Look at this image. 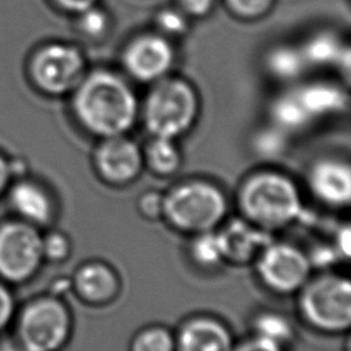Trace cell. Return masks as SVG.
I'll return each instance as SVG.
<instances>
[{
    "label": "cell",
    "instance_id": "9c48e42d",
    "mask_svg": "<svg viewBox=\"0 0 351 351\" xmlns=\"http://www.w3.org/2000/svg\"><path fill=\"white\" fill-rule=\"evenodd\" d=\"M311 262L299 248L285 243L267 244L256 258V270L266 287L278 293L299 291L308 278Z\"/></svg>",
    "mask_w": 351,
    "mask_h": 351
},
{
    "label": "cell",
    "instance_id": "83f0119b",
    "mask_svg": "<svg viewBox=\"0 0 351 351\" xmlns=\"http://www.w3.org/2000/svg\"><path fill=\"white\" fill-rule=\"evenodd\" d=\"M156 23L165 34H181L188 27V21L182 11L174 8H165L156 16Z\"/></svg>",
    "mask_w": 351,
    "mask_h": 351
},
{
    "label": "cell",
    "instance_id": "44dd1931",
    "mask_svg": "<svg viewBox=\"0 0 351 351\" xmlns=\"http://www.w3.org/2000/svg\"><path fill=\"white\" fill-rule=\"evenodd\" d=\"M274 121L285 129H299L307 125L311 117L303 108L296 92L278 97L271 108Z\"/></svg>",
    "mask_w": 351,
    "mask_h": 351
},
{
    "label": "cell",
    "instance_id": "4dcf8cb0",
    "mask_svg": "<svg viewBox=\"0 0 351 351\" xmlns=\"http://www.w3.org/2000/svg\"><path fill=\"white\" fill-rule=\"evenodd\" d=\"M21 173L16 170V163L3 151H0V199L4 197L12 180Z\"/></svg>",
    "mask_w": 351,
    "mask_h": 351
},
{
    "label": "cell",
    "instance_id": "ffe728a7",
    "mask_svg": "<svg viewBox=\"0 0 351 351\" xmlns=\"http://www.w3.org/2000/svg\"><path fill=\"white\" fill-rule=\"evenodd\" d=\"M307 62L302 49L293 47H278L267 56V67L273 75L281 80H292L299 77L306 69Z\"/></svg>",
    "mask_w": 351,
    "mask_h": 351
},
{
    "label": "cell",
    "instance_id": "9a60e30c",
    "mask_svg": "<svg viewBox=\"0 0 351 351\" xmlns=\"http://www.w3.org/2000/svg\"><path fill=\"white\" fill-rule=\"evenodd\" d=\"M229 330L213 318L188 321L176 339V351H232Z\"/></svg>",
    "mask_w": 351,
    "mask_h": 351
},
{
    "label": "cell",
    "instance_id": "836d02e7",
    "mask_svg": "<svg viewBox=\"0 0 351 351\" xmlns=\"http://www.w3.org/2000/svg\"><path fill=\"white\" fill-rule=\"evenodd\" d=\"M58 7L70 11V12H82L93 5L97 0H52Z\"/></svg>",
    "mask_w": 351,
    "mask_h": 351
},
{
    "label": "cell",
    "instance_id": "3957f363",
    "mask_svg": "<svg viewBox=\"0 0 351 351\" xmlns=\"http://www.w3.org/2000/svg\"><path fill=\"white\" fill-rule=\"evenodd\" d=\"M71 318L55 295H43L18 306L11 343L21 351H59L67 341Z\"/></svg>",
    "mask_w": 351,
    "mask_h": 351
},
{
    "label": "cell",
    "instance_id": "30bf717a",
    "mask_svg": "<svg viewBox=\"0 0 351 351\" xmlns=\"http://www.w3.org/2000/svg\"><path fill=\"white\" fill-rule=\"evenodd\" d=\"M11 217L44 229L55 219V202L47 186L25 174L16 176L4 197Z\"/></svg>",
    "mask_w": 351,
    "mask_h": 351
},
{
    "label": "cell",
    "instance_id": "d590c367",
    "mask_svg": "<svg viewBox=\"0 0 351 351\" xmlns=\"http://www.w3.org/2000/svg\"><path fill=\"white\" fill-rule=\"evenodd\" d=\"M0 351H21V350H18L11 341L8 343V344H4V346H1L0 347Z\"/></svg>",
    "mask_w": 351,
    "mask_h": 351
},
{
    "label": "cell",
    "instance_id": "7402d4cb",
    "mask_svg": "<svg viewBox=\"0 0 351 351\" xmlns=\"http://www.w3.org/2000/svg\"><path fill=\"white\" fill-rule=\"evenodd\" d=\"M191 255L193 261L203 267H213L223 261L218 234L210 232L197 233L191 244Z\"/></svg>",
    "mask_w": 351,
    "mask_h": 351
},
{
    "label": "cell",
    "instance_id": "cb8c5ba5",
    "mask_svg": "<svg viewBox=\"0 0 351 351\" xmlns=\"http://www.w3.org/2000/svg\"><path fill=\"white\" fill-rule=\"evenodd\" d=\"M130 351H176V339L162 326L147 328L133 339Z\"/></svg>",
    "mask_w": 351,
    "mask_h": 351
},
{
    "label": "cell",
    "instance_id": "5bb4252c",
    "mask_svg": "<svg viewBox=\"0 0 351 351\" xmlns=\"http://www.w3.org/2000/svg\"><path fill=\"white\" fill-rule=\"evenodd\" d=\"M314 195L330 206H347L351 197V173L347 163L339 160H321L308 174Z\"/></svg>",
    "mask_w": 351,
    "mask_h": 351
},
{
    "label": "cell",
    "instance_id": "484cf974",
    "mask_svg": "<svg viewBox=\"0 0 351 351\" xmlns=\"http://www.w3.org/2000/svg\"><path fill=\"white\" fill-rule=\"evenodd\" d=\"M80 29L90 36V37H99L101 34H104L108 29L110 21L107 14L97 8L96 5L80 12V21H78Z\"/></svg>",
    "mask_w": 351,
    "mask_h": 351
},
{
    "label": "cell",
    "instance_id": "f1b7e54d",
    "mask_svg": "<svg viewBox=\"0 0 351 351\" xmlns=\"http://www.w3.org/2000/svg\"><path fill=\"white\" fill-rule=\"evenodd\" d=\"M229 7L244 18H256L263 15L274 0H226Z\"/></svg>",
    "mask_w": 351,
    "mask_h": 351
},
{
    "label": "cell",
    "instance_id": "7a4b0ae2",
    "mask_svg": "<svg viewBox=\"0 0 351 351\" xmlns=\"http://www.w3.org/2000/svg\"><path fill=\"white\" fill-rule=\"evenodd\" d=\"M244 217L262 229H278L298 218L302 210L293 181L276 171H261L244 181L239 192Z\"/></svg>",
    "mask_w": 351,
    "mask_h": 351
},
{
    "label": "cell",
    "instance_id": "d6a6232c",
    "mask_svg": "<svg viewBox=\"0 0 351 351\" xmlns=\"http://www.w3.org/2000/svg\"><path fill=\"white\" fill-rule=\"evenodd\" d=\"M178 3L182 8V12L193 16H202L211 10L214 0H178Z\"/></svg>",
    "mask_w": 351,
    "mask_h": 351
},
{
    "label": "cell",
    "instance_id": "8992f818",
    "mask_svg": "<svg viewBox=\"0 0 351 351\" xmlns=\"http://www.w3.org/2000/svg\"><path fill=\"white\" fill-rule=\"evenodd\" d=\"M43 263L41 229L15 217L0 221V280L11 287L25 284Z\"/></svg>",
    "mask_w": 351,
    "mask_h": 351
},
{
    "label": "cell",
    "instance_id": "52a82bcc",
    "mask_svg": "<svg viewBox=\"0 0 351 351\" xmlns=\"http://www.w3.org/2000/svg\"><path fill=\"white\" fill-rule=\"evenodd\" d=\"M300 311L310 325L326 332L346 330L351 324L348 278L326 274L302 287Z\"/></svg>",
    "mask_w": 351,
    "mask_h": 351
},
{
    "label": "cell",
    "instance_id": "603a6c76",
    "mask_svg": "<svg viewBox=\"0 0 351 351\" xmlns=\"http://www.w3.org/2000/svg\"><path fill=\"white\" fill-rule=\"evenodd\" d=\"M255 335L282 347L292 339V326L284 315L266 313L255 319Z\"/></svg>",
    "mask_w": 351,
    "mask_h": 351
},
{
    "label": "cell",
    "instance_id": "e575fe53",
    "mask_svg": "<svg viewBox=\"0 0 351 351\" xmlns=\"http://www.w3.org/2000/svg\"><path fill=\"white\" fill-rule=\"evenodd\" d=\"M339 250L341 254H344L346 256L350 255V229L344 228L343 230H340V236H339Z\"/></svg>",
    "mask_w": 351,
    "mask_h": 351
},
{
    "label": "cell",
    "instance_id": "8fae6325",
    "mask_svg": "<svg viewBox=\"0 0 351 351\" xmlns=\"http://www.w3.org/2000/svg\"><path fill=\"white\" fill-rule=\"evenodd\" d=\"M144 159L138 145L123 134L106 137L95 152L99 176L112 185H125L141 171Z\"/></svg>",
    "mask_w": 351,
    "mask_h": 351
},
{
    "label": "cell",
    "instance_id": "ac0fdd59",
    "mask_svg": "<svg viewBox=\"0 0 351 351\" xmlns=\"http://www.w3.org/2000/svg\"><path fill=\"white\" fill-rule=\"evenodd\" d=\"M143 159L159 176H170L181 165V154L174 140L166 137H154L147 145Z\"/></svg>",
    "mask_w": 351,
    "mask_h": 351
},
{
    "label": "cell",
    "instance_id": "7c38bea8",
    "mask_svg": "<svg viewBox=\"0 0 351 351\" xmlns=\"http://www.w3.org/2000/svg\"><path fill=\"white\" fill-rule=\"evenodd\" d=\"M174 62V49L162 36L144 34L134 38L123 52V64L138 81L163 77Z\"/></svg>",
    "mask_w": 351,
    "mask_h": 351
},
{
    "label": "cell",
    "instance_id": "277c9868",
    "mask_svg": "<svg viewBox=\"0 0 351 351\" xmlns=\"http://www.w3.org/2000/svg\"><path fill=\"white\" fill-rule=\"evenodd\" d=\"M225 195L215 185L191 181L174 186L163 196V214L169 223L189 233L210 232L226 214Z\"/></svg>",
    "mask_w": 351,
    "mask_h": 351
},
{
    "label": "cell",
    "instance_id": "5b68a950",
    "mask_svg": "<svg viewBox=\"0 0 351 351\" xmlns=\"http://www.w3.org/2000/svg\"><path fill=\"white\" fill-rule=\"evenodd\" d=\"M199 110L193 88L178 78L160 80L148 93L143 117L154 137L176 138L193 125Z\"/></svg>",
    "mask_w": 351,
    "mask_h": 351
},
{
    "label": "cell",
    "instance_id": "6da1fadb",
    "mask_svg": "<svg viewBox=\"0 0 351 351\" xmlns=\"http://www.w3.org/2000/svg\"><path fill=\"white\" fill-rule=\"evenodd\" d=\"M73 111L89 133L101 138L128 132L137 117V99L117 74L97 70L73 90Z\"/></svg>",
    "mask_w": 351,
    "mask_h": 351
},
{
    "label": "cell",
    "instance_id": "f546056e",
    "mask_svg": "<svg viewBox=\"0 0 351 351\" xmlns=\"http://www.w3.org/2000/svg\"><path fill=\"white\" fill-rule=\"evenodd\" d=\"M140 213L149 219H156L163 214V196L156 192H147L138 200Z\"/></svg>",
    "mask_w": 351,
    "mask_h": 351
},
{
    "label": "cell",
    "instance_id": "d6986e66",
    "mask_svg": "<svg viewBox=\"0 0 351 351\" xmlns=\"http://www.w3.org/2000/svg\"><path fill=\"white\" fill-rule=\"evenodd\" d=\"M343 52L340 41L329 33L313 36L302 48V53L307 64L314 66L332 64L341 58Z\"/></svg>",
    "mask_w": 351,
    "mask_h": 351
},
{
    "label": "cell",
    "instance_id": "2e32d148",
    "mask_svg": "<svg viewBox=\"0 0 351 351\" xmlns=\"http://www.w3.org/2000/svg\"><path fill=\"white\" fill-rule=\"evenodd\" d=\"M71 284L82 300L96 304L110 302L119 291L117 274L103 262L82 265L75 271Z\"/></svg>",
    "mask_w": 351,
    "mask_h": 351
},
{
    "label": "cell",
    "instance_id": "4fadbf2b",
    "mask_svg": "<svg viewBox=\"0 0 351 351\" xmlns=\"http://www.w3.org/2000/svg\"><path fill=\"white\" fill-rule=\"evenodd\" d=\"M217 234L223 261H230L233 263H247L251 259L258 258L261 251L271 243V239L265 229L243 219L228 222Z\"/></svg>",
    "mask_w": 351,
    "mask_h": 351
},
{
    "label": "cell",
    "instance_id": "1f68e13d",
    "mask_svg": "<svg viewBox=\"0 0 351 351\" xmlns=\"http://www.w3.org/2000/svg\"><path fill=\"white\" fill-rule=\"evenodd\" d=\"M232 351H282V347L258 335L232 348Z\"/></svg>",
    "mask_w": 351,
    "mask_h": 351
},
{
    "label": "cell",
    "instance_id": "d4e9b609",
    "mask_svg": "<svg viewBox=\"0 0 351 351\" xmlns=\"http://www.w3.org/2000/svg\"><path fill=\"white\" fill-rule=\"evenodd\" d=\"M70 254V241L60 232L43 233V256L44 262L59 263Z\"/></svg>",
    "mask_w": 351,
    "mask_h": 351
},
{
    "label": "cell",
    "instance_id": "ba28073f",
    "mask_svg": "<svg viewBox=\"0 0 351 351\" xmlns=\"http://www.w3.org/2000/svg\"><path fill=\"white\" fill-rule=\"evenodd\" d=\"M27 70L38 90L49 96H62L73 92L84 80L85 60L74 45L48 43L32 53Z\"/></svg>",
    "mask_w": 351,
    "mask_h": 351
},
{
    "label": "cell",
    "instance_id": "e0dca14e",
    "mask_svg": "<svg viewBox=\"0 0 351 351\" xmlns=\"http://www.w3.org/2000/svg\"><path fill=\"white\" fill-rule=\"evenodd\" d=\"M295 92L311 119L319 115L339 111L344 107L346 103V96L343 92L337 86L326 82L310 84Z\"/></svg>",
    "mask_w": 351,
    "mask_h": 351
},
{
    "label": "cell",
    "instance_id": "4316f807",
    "mask_svg": "<svg viewBox=\"0 0 351 351\" xmlns=\"http://www.w3.org/2000/svg\"><path fill=\"white\" fill-rule=\"evenodd\" d=\"M18 303L12 287L0 280V336L11 329Z\"/></svg>",
    "mask_w": 351,
    "mask_h": 351
}]
</instances>
